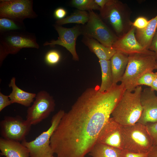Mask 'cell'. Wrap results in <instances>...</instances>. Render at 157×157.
Wrapping results in <instances>:
<instances>
[{"label": "cell", "mask_w": 157, "mask_h": 157, "mask_svg": "<svg viewBox=\"0 0 157 157\" xmlns=\"http://www.w3.org/2000/svg\"><path fill=\"white\" fill-rule=\"evenodd\" d=\"M96 143L124 149L123 126L110 117L98 136Z\"/></svg>", "instance_id": "cell-13"}, {"label": "cell", "mask_w": 157, "mask_h": 157, "mask_svg": "<svg viewBox=\"0 0 157 157\" xmlns=\"http://www.w3.org/2000/svg\"><path fill=\"white\" fill-rule=\"evenodd\" d=\"M65 112L60 110L52 117L51 125L34 140L28 141L26 139L21 143L29 151L30 157H49L54 153L50 146L51 137L58 126Z\"/></svg>", "instance_id": "cell-6"}, {"label": "cell", "mask_w": 157, "mask_h": 157, "mask_svg": "<svg viewBox=\"0 0 157 157\" xmlns=\"http://www.w3.org/2000/svg\"><path fill=\"white\" fill-rule=\"evenodd\" d=\"M128 62L120 82L125 90L133 91L137 87L139 78L146 72L153 71L157 64L153 51L147 53H135L129 55Z\"/></svg>", "instance_id": "cell-3"}, {"label": "cell", "mask_w": 157, "mask_h": 157, "mask_svg": "<svg viewBox=\"0 0 157 157\" xmlns=\"http://www.w3.org/2000/svg\"><path fill=\"white\" fill-rule=\"evenodd\" d=\"M24 28L23 23L6 17L0 18V31L1 33L22 30Z\"/></svg>", "instance_id": "cell-24"}, {"label": "cell", "mask_w": 157, "mask_h": 157, "mask_svg": "<svg viewBox=\"0 0 157 157\" xmlns=\"http://www.w3.org/2000/svg\"><path fill=\"white\" fill-rule=\"evenodd\" d=\"M32 125L21 116H6L0 122V133L5 139L20 142L26 139Z\"/></svg>", "instance_id": "cell-11"}, {"label": "cell", "mask_w": 157, "mask_h": 157, "mask_svg": "<svg viewBox=\"0 0 157 157\" xmlns=\"http://www.w3.org/2000/svg\"><path fill=\"white\" fill-rule=\"evenodd\" d=\"M149 49L155 53V56L157 60V29Z\"/></svg>", "instance_id": "cell-33"}, {"label": "cell", "mask_w": 157, "mask_h": 157, "mask_svg": "<svg viewBox=\"0 0 157 157\" xmlns=\"http://www.w3.org/2000/svg\"><path fill=\"white\" fill-rule=\"evenodd\" d=\"M99 10L101 18L111 26L118 38L128 32L132 26L131 10L127 4L120 1L109 0Z\"/></svg>", "instance_id": "cell-4"}, {"label": "cell", "mask_w": 157, "mask_h": 157, "mask_svg": "<svg viewBox=\"0 0 157 157\" xmlns=\"http://www.w3.org/2000/svg\"><path fill=\"white\" fill-rule=\"evenodd\" d=\"M124 90L120 85L100 92L90 88L65 113L50 139L57 157H84L96 144Z\"/></svg>", "instance_id": "cell-1"}, {"label": "cell", "mask_w": 157, "mask_h": 157, "mask_svg": "<svg viewBox=\"0 0 157 157\" xmlns=\"http://www.w3.org/2000/svg\"><path fill=\"white\" fill-rule=\"evenodd\" d=\"M95 2L100 8H103L109 0H94Z\"/></svg>", "instance_id": "cell-35"}, {"label": "cell", "mask_w": 157, "mask_h": 157, "mask_svg": "<svg viewBox=\"0 0 157 157\" xmlns=\"http://www.w3.org/2000/svg\"><path fill=\"white\" fill-rule=\"evenodd\" d=\"M71 4L73 7L81 11L99 10L100 9L94 0H73Z\"/></svg>", "instance_id": "cell-25"}, {"label": "cell", "mask_w": 157, "mask_h": 157, "mask_svg": "<svg viewBox=\"0 0 157 157\" xmlns=\"http://www.w3.org/2000/svg\"><path fill=\"white\" fill-rule=\"evenodd\" d=\"M89 18L82 28L83 36L93 38L104 46L112 47L118 37L93 10L89 11Z\"/></svg>", "instance_id": "cell-7"}, {"label": "cell", "mask_w": 157, "mask_h": 157, "mask_svg": "<svg viewBox=\"0 0 157 157\" xmlns=\"http://www.w3.org/2000/svg\"><path fill=\"white\" fill-rule=\"evenodd\" d=\"M124 149L136 153H147L153 146L146 125L138 122L123 126Z\"/></svg>", "instance_id": "cell-5"}, {"label": "cell", "mask_w": 157, "mask_h": 157, "mask_svg": "<svg viewBox=\"0 0 157 157\" xmlns=\"http://www.w3.org/2000/svg\"><path fill=\"white\" fill-rule=\"evenodd\" d=\"M12 88V91L9 96L12 103H17L25 107H30L33 102L36 94L29 92L21 89L16 84V78L13 77L8 85Z\"/></svg>", "instance_id": "cell-17"}, {"label": "cell", "mask_w": 157, "mask_h": 157, "mask_svg": "<svg viewBox=\"0 0 157 157\" xmlns=\"http://www.w3.org/2000/svg\"><path fill=\"white\" fill-rule=\"evenodd\" d=\"M49 157H54V156H50Z\"/></svg>", "instance_id": "cell-38"}, {"label": "cell", "mask_w": 157, "mask_h": 157, "mask_svg": "<svg viewBox=\"0 0 157 157\" xmlns=\"http://www.w3.org/2000/svg\"><path fill=\"white\" fill-rule=\"evenodd\" d=\"M140 100L142 111L137 122L146 125L157 122V96L154 91L150 88H145L141 93Z\"/></svg>", "instance_id": "cell-14"}, {"label": "cell", "mask_w": 157, "mask_h": 157, "mask_svg": "<svg viewBox=\"0 0 157 157\" xmlns=\"http://www.w3.org/2000/svg\"><path fill=\"white\" fill-rule=\"evenodd\" d=\"M12 103L9 96L5 95L0 92V112Z\"/></svg>", "instance_id": "cell-31"}, {"label": "cell", "mask_w": 157, "mask_h": 157, "mask_svg": "<svg viewBox=\"0 0 157 157\" xmlns=\"http://www.w3.org/2000/svg\"><path fill=\"white\" fill-rule=\"evenodd\" d=\"M0 154L6 157H30L27 148L19 142L0 138Z\"/></svg>", "instance_id": "cell-16"}, {"label": "cell", "mask_w": 157, "mask_h": 157, "mask_svg": "<svg viewBox=\"0 0 157 157\" xmlns=\"http://www.w3.org/2000/svg\"><path fill=\"white\" fill-rule=\"evenodd\" d=\"M82 41L99 59L110 60L116 52L112 47L105 46L92 38L84 36Z\"/></svg>", "instance_id": "cell-20"}, {"label": "cell", "mask_w": 157, "mask_h": 157, "mask_svg": "<svg viewBox=\"0 0 157 157\" xmlns=\"http://www.w3.org/2000/svg\"><path fill=\"white\" fill-rule=\"evenodd\" d=\"M15 31L1 33L0 64L8 54H16L22 48H39V45L34 37Z\"/></svg>", "instance_id": "cell-8"}, {"label": "cell", "mask_w": 157, "mask_h": 157, "mask_svg": "<svg viewBox=\"0 0 157 157\" xmlns=\"http://www.w3.org/2000/svg\"><path fill=\"white\" fill-rule=\"evenodd\" d=\"M55 107L53 97L47 91H41L36 94L32 105L28 107L26 119L32 125L37 124L47 118Z\"/></svg>", "instance_id": "cell-9"}, {"label": "cell", "mask_w": 157, "mask_h": 157, "mask_svg": "<svg viewBox=\"0 0 157 157\" xmlns=\"http://www.w3.org/2000/svg\"><path fill=\"white\" fill-rule=\"evenodd\" d=\"M120 157H149L148 153H139L132 152L126 150H122Z\"/></svg>", "instance_id": "cell-30"}, {"label": "cell", "mask_w": 157, "mask_h": 157, "mask_svg": "<svg viewBox=\"0 0 157 157\" xmlns=\"http://www.w3.org/2000/svg\"><path fill=\"white\" fill-rule=\"evenodd\" d=\"M142 90L141 86H138L133 92L125 91L111 115L116 122L123 126L138 122L142 111L140 100Z\"/></svg>", "instance_id": "cell-2"}, {"label": "cell", "mask_w": 157, "mask_h": 157, "mask_svg": "<svg viewBox=\"0 0 157 157\" xmlns=\"http://www.w3.org/2000/svg\"><path fill=\"white\" fill-rule=\"evenodd\" d=\"M136 28L132 26L130 30L123 36L118 38L112 47L116 51L128 55L135 53H147L152 51L144 49L137 40Z\"/></svg>", "instance_id": "cell-15"}, {"label": "cell", "mask_w": 157, "mask_h": 157, "mask_svg": "<svg viewBox=\"0 0 157 157\" xmlns=\"http://www.w3.org/2000/svg\"><path fill=\"white\" fill-rule=\"evenodd\" d=\"M89 18V13L78 10L63 19L57 20L56 23L59 25L72 23L84 24L88 22Z\"/></svg>", "instance_id": "cell-23"}, {"label": "cell", "mask_w": 157, "mask_h": 157, "mask_svg": "<svg viewBox=\"0 0 157 157\" xmlns=\"http://www.w3.org/2000/svg\"><path fill=\"white\" fill-rule=\"evenodd\" d=\"M67 14V11L64 8L59 7L55 10L53 15L54 17L58 20L65 18Z\"/></svg>", "instance_id": "cell-32"}, {"label": "cell", "mask_w": 157, "mask_h": 157, "mask_svg": "<svg viewBox=\"0 0 157 157\" xmlns=\"http://www.w3.org/2000/svg\"><path fill=\"white\" fill-rule=\"evenodd\" d=\"M157 75V72H154L153 71H151L146 72L138 79L136 83V86L144 85L150 87Z\"/></svg>", "instance_id": "cell-26"}, {"label": "cell", "mask_w": 157, "mask_h": 157, "mask_svg": "<svg viewBox=\"0 0 157 157\" xmlns=\"http://www.w3.org/2000/svg\"><path fill=\"white\" fill-rule=\"evenodd\" d=\"M128 55L116 51L110 59L113 85L120 81L126 69Z\"/></svg>", "instance_id": "cell-18"}, {"label": "cell", "mask_w": 157, "mask_h": 157, "mask_svg": "<svg viewBox=\"0 0 157 157\" xmlns=\"http://www.w3.org/2000/svg\"><path fill=\"white\" fill-rule=\"evenodd\" d=\"M60 55L57 51L52 50L48 51L46 54L45 60L46 62L50 65L57 64L60 60Z\"/></svg>", "instance_id": "cell-27"}, {"label": "cell", "mask_w": 157, "mask_h": 157, "mask_svg": "<svg viewBox=\"0 0 157 157\" xmlns=\"http://www.w3.org/2000/svg\"><path fill=\"white\" fill-rule=\"evenodd\" d=\"M150 88L153 90L157 92V75L154 79Z\"/></svg>", "instance_id": "cell-36"}, {"label": "cell", "mask_w": 157, "mask_h": 157, "mask_svg": "<svg viewBox=\"0 0 157 157\" xmlns=\"http://www.w3.org/2000/svg\"><path fill=\"white\" fill-rule=\"evenodd\" d=\"M54 27L59 35L58 39L52 40L50 42H46L44 45L51 47L56 45L61 46L71 53L74 60L78 61L79 57L76 49V42L77 37L82 35V28L76 25L71 28H66L56 24Z\"/></svg>", "instance_id": "cell-12"}, {"label": "cell", "mask_w": 157, "mask_h": 157, "mask_svg": "<svg viewBox=\"0 0 157 157\" xmlns=\"http://www.w3.org/2000/svg\"><path fill=\"white\" fill-rule=\"evenodd\" d=\"M121 149L96 143L89 154L92 157H120Z\"/></svg>", "instance_id": "cell-22"}, {"label": "cell", "mask_w": 157, "mask_h": 157, "mask_svg": "<svg viewBox=\"0 0 157 157\" xmlns=\"http://www.w3.org/2000/svg\"><path fill=\"white\" fill-rule=\"evenodd\" d=\"M149 20L146 17L140 16L137 18L132 22V26L136 29H141L145 28L148 25Z\"/></svg>", "instance_id": "cell-29"}, {"label": "cell", "mask_w": 157, "mask_h": 157, "mask_svg": "<svg viewBox=\"0 0 157 157\" xmlns=\"http://www.w3.org/2000/svg\"><path fill=\"white\" fill-rule=\"evenodd\" d=\"M99 60L101 72V82L99 90L100 92H104L113 85L111 63L110 60Z\"/></svg>", "instance_id": "cell-21"}, {"label": "cell", "mask_w": 157, "mask_h": 157, "mask_svg": "<svg viewBox=\"0 0 157 157\" xmlns=\"http://www.w3.org/2000/svg\"><path fill=\"white\" fill-rule=\"evenodd\" d=\"M149 157H157V145L153 146L148 153Z\"/></svg>", "instance_id": "cell-34"}, {"label": "cell", "mask_w": 157, "mask_h": 157, "mask_svg": "<svg viewBox=\"0 0 157 157\" xmlns=\"http://www.w3.org/2000/svg\"><path fill=\"white\" fill-rule=\"evenodd\" d=\"M157 29V15L149 20L147 26L144 28L136 29L135 36L137 40L144 49L149 50L153 38Z\"/></svg>", "instance_id": "cell-19"}, {"label": "cell", "mask_w": 157, "mask_h": 157, "mask_svg": "<svg viewBox=\"0 0 157 157\" xmlns=\"http://www.w3.org/2000/svg\"><path fill=\"white\" fill-rule=\"evenodd\" d=\"M146 126L151 137L153 146L157 145V122L148 123Z\"/></svg>", "instance_id": "cell-28"}, {"label": "cell", "mask_w": 157, "mask_h": 157, "mask_svg": "<svg viewBox=\"0 0 157 157\" xmlns=\"http://www.w3.org/2000/svg\"><path fill=\"white\" fill-rule=\"evenodd\" d=\"M30 0H1L0 1V17L8 18L23 23L26 18L36 16Z\"/></svg>", "instance_id": "cell-10"}, {"label": "cell", "mask_w": 157, "mask_h": 157, "mask_svg": "<svg viewBox=\"0 0 157 157\" xmlns=\"http://www.w3.org/2000/svg\"><path fill=\"white\" fill-rule=\"evenodd\" d=\"M155 69H157V64L155 66Z\"/></svg>", "instance_id": "cell-37"}]
</instances>
